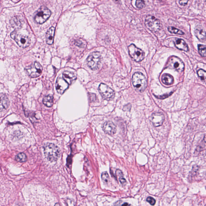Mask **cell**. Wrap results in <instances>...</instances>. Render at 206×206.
<instances>
[{"instance_id":"obj_1","label":"cell","mask_w":206,"mask_h":206,"mask_svg":"<svg viewBox=\"0 0 206 206\" xmlns=\"http://www.w3.org/2000/svg\"><path fill=\"white\" fill-rule=\"evenodd\" d=\"M44 150L45 156L50 162H56L59 158L60 149L55 144L52 143H47L44 145Z\"/></svg>"},{"instance_id":"obj_2","label":"cell","mask_w":206,"mask_h":206,"mask_svg":"<svg viewBox=\"0 0 206 206\" xmlns=\"http://www.w3.org/2000/svg\"><path fill=\"white\" fill-rule=\"evenodd\" d=\"M132 83L136 90L142 92L147 87V81L145 76L141 73H135L133 75Z\"/></svg>"},{"instance_id":"obj_3","label":"cell","mask_w":206,"mask_h":206,"mask_svg":"<svg viewBox=\"0 0 206 206\" xmlns=\"http://www.w3.org/2000/svg\"><path fill=\"white\" fill-rule=\"evenodd\" d=\"M51 12L47 7L43 6L35 13L34 20L36 23L42 24L46 22L50 18Z\"/></svg>"},{"instance_id":"obj_4","label":"cell","mask_w":206,"mask_h":206,"mask_svg":"<svg viewBox=\"0 0 206 206\" xmlns=\"http://www.w3.org/2000/svg\"><path fill=\"white\" fill-rule=\"evenodd\" d=\"M167 67L178 72L181 73L184 69L185 65L180 58L176 56H172L168 61Z\"/></svg>"},{"instance_id":"obj_5","label":"cell","mask_w":206,"mask_h":206,"mask_svg":"<svg viewBox=\"0 0 206 206\" xmlns=\"http://www.w3.org/2000/svg\"><path fill=\"white\" fill-rule=\"evenodd\" d=\"M11 36L12 38L21 47L25 48L30 45V39L27 36L19 34L15 31L12 32Z\"/></svg>"},{"instance_id":"obj_6","label":"cell","mask_w":206,"mask_h":206,"mask_svg":"<svg viewBox=\"0 0 206 206\" xmlns=\"http://www.w3.org/2000/svg\"><path fill=\"white\" fill-rule=\"evenodd\" d=\"M145 24L148 29L153 32L159 31L161 28L160 22L155 17L148 15L146 18Z\"/></svg>"},{"instance_id":"obj_7","label":"cell","mask_w":206,"mask_h":206,"mask_svg":"<svg viewBox=\"0 0 206 206\" xmlns=\"http://www.w3.org/2000/svg\"><path fill=\"white\" fill-rule=\"evenodd\" d=\"M128 48L130 55L134 61L139 62L143 59L145 57V53L134 44L130 45Z\"/></svg>"},{"instance_id":"obj_8","label":"cell","mask_w":206,"mask_h":206,"mask_svg":"<svg viewBox=\"0 0 206 206\" xmlns=\"http://www.w3.org/2000/svg\"><path fill=\"white\" fill-rule=\"evenodd\" d=\"M100 61L101 54L98 52L92 53L87 59L88 66L93 70H96L98 68Z\"/></svg>"},{"instance_id":"obj_9","label":"cell","mask_w":206,"mask_h":206,"mask_svg":"<svg viewBox=\"0 0 206 206\" xmlns=\"http://www.w3.org/2000/svg\"><path fill=\"white\" fill-rule=\"evenodd\" d=\"M28 75L32 78H36L41 75L43 67L39 63L36 62L34 64L26 68Z\"/></svg>"},{"instance_id":"obj_10","label":"cell","mask_w":206,"mask_h":206,"mask_svg":"<svg viewBox=\"0 0 206 206\" xmlns=\"http://www.w3.org/2000/svg\"><path fill=\"white\" fill-rule=\"evenodd\" d=\"M98 89L99 93L105 99L112 98L114 96V91L105 84H100Z\"/></svg>"},{"instance_id":"obj_11","label":"cell","mask_w":206,"mask_h":206,"mask_svg":"<svg viewBox=\"0 0 206 206\" xmlns=\"http://www.w3.org/2000/svg\"><path fill=\"white\" fill-rule=\"evenodd\" d=\"M150 120L154 127H159L163 124L165 116L162 113H155L151 115Z\"/></svg>"},{"instance_id":"obj_12","label":"cell","mask_w":206,"mask_h":206,"mask_svg":"<svg viewBox=\"0 0 206 206\" xmlns=\"http://www.w3.org/2000/svg\"><path fill=\"white\" fill-rule=\"evenodd\" d=\"M69 86V84L62 77H59L56 81V90L58 93L63 94L67 90Z\"/></svg>"},{"instance_id":"obj_13","label":"cell","mask_w":206,"mask_h":206,"mask_svg":"<svg viewBox=\"0 0 206 206\" xmlns=\"http://www.w3.org/2000/svg\"><path fill=\"white\" fill-rule=\"evenodd\" d=\"M103 130L106 134L113 135L116 133L117 129L114 123L112 122H106L103 124Z\"/></svg>"},{"instance_id":"obj_14","label":"cell","mask_w":206,"mask_h":206,"mask_svg":"<svg viewBox=\"0 0 206 206\" xmlns=\"http://www.w3.org/2000/svg\"><path fill=\"white\" fill-rule=\"evenodd\" d=\"M194 34L196 37L200 41H204L206 39V33L205 30L200 26H198L194 30Z\"/></svg>"},{"instance_id":"obj_15","label":"cell","mask_w":206,"mask_h":206,"mask_svg":"<svg viewBox=\"0 0 206 206\" xmlns=\"http://www.w3.org/2000/svg\"><path fill=\"white\" fill-rule=\"evenodd\" d=\"M174 44L176 47L179 50L185 52L188 51V46L183 39L177 38L175 41Z\"/></svg>"},{"instance_id":"obj_16","label":"cell","mask_w":206,"mask_h":206,"mask_svg":"<svg viewBox=\"0 0 206 206\" xmlns=\"http://www.w3.org/2000/svg\"><path fill=\"white\" fill-rule=\"evenodd\" d=\"M63 78L69 84V85H70L73 81L76 79L77 76L73 73L68 71H65L63 73Z\"/></svg>"},{"instance_id":"obj_17","label":"cell","mask_w":206,"mask_h":206,"mask_svg":"<svg viewBox=\"0 0 206 206\" xmlns=\"http://www.w3.org/2000/svg\"><path fill=\"white\" fill-rule=\"evenodd\" d=\"M55 28L54 27H51L48 31L46 34V41L48 44L51 45L54 42V33H55Z\"/></svg>"},{"instance_id":"obj_18","label":"cell","mask_w":206,"mask_h":206,"mask_svg":"<svg viewBox=\"0 0 206 206\" xmlns=\"http://www.w3.org/2000/svg\"><path fill=\"white\" fill-rule=\"evenodd\" d=\"M162 79L163 83L167 85L173 84L174 79L171 75L168 74H164L162 75Z\"/></svg>"},{"instance_id":"obj_19","label":"cell","mask_w":206,"mask_h":206,"mask_svg":"<svg viewBox=\"0 0 206 206\" xmlns=\"http://www.w3.org/2000/svg\"><path fill=\"white\" fill-rule=\"evenodd\" d=\"M9 102L8 97L4 94H1V110L6 109L9 106Z\"/></svg>"},{"instance_id":"obj_20","label":"cell","mask_w":206,"mask_h":206,"mask_svg":"<svg viewBox=\"0 0 206 206\" xmlns=\"http://www.w3.org/2000/svg\"><path fill=\"white\" fill-rule=\"evenodd\" d=\"M43 103L48 107H51L53 104V97L51 95L45 97L43 100Z\"/></svg>"},{"instance_id":"obj_21","label":"cell","mask_w":206,"mask_h":206,"mask_svg":"<svg viewBox=\"0 0 206 206\" xmlns=\"http://www.w3.org/2000/svg\"><path fill=\"white\" fill-rule=\"evenodd\" d=\"M168 30L171 33H174V34L183 35L184 34V32L176 28L173 27L169 26L168 28Z\"/></svg>"},{"instance_id":"obj_22","label":"cell","mask_w":206,"mask_h":206,"mask_svg":"<svg viewBox=\"0 0 206 206\" xmlns=\"http://www.w3.org/2000/svg\"><path fill=\"white\" fill-rule=\"evenodd\" d=\"M116 174L118 176L119 180H120V183L123 185L127 183V181L126 179L124 178V175H123V172L120 169H117L116 171Z\"/></svg>"},{"instance_id":"obj_23","label":"cell","mask_w":206,"mask_h":206,"mask_svg":"<svg viewBox=\"0 0 206 206\" xmlns=\"http://www.w3.org/2000/svg\"><path fill=\"white\" fill-rule=\"evenodd\" d=\"M15 159L17 161L19 162H24L27 160V157L25 153H19L17 155Z\"/></svg>"},{"instance_id":"obj_24","label":"cell","mask_w":206,"mask_h":206,"mask_svg":"<svg viewBox=\"0 0 206 206\" xmlns=\"http://www.w3.org/2000/svg\"><path fill=\"white\" fill-rule=\"evenodd\" d=\"M197 74L202 81L206 83V71L200 69L198 71Z\"/></svg>"},{"instance_id":"obj_25","label":"cell","mask_w":206,"mask_h":206,"mask_svg":"<svg viewBox=\"0 0 206 206\" xmlns=\"http://www.w3.org/2000/svg\"><path fill=\"white\" fill-rule=\"evenodd\" d=\"M198 53L203 57H206V46L204 45H198Z\"/></svg>"},{"instance_id":"obj_26","label":"cell","mask_w":206,"mask_h":206,"mask_svg":"<svg viewBox=\"0 0 206 206\" xmlns=\"http://www.w3.org/2000/svg\"><path fill=\"white\" fill-rule=\"evenodd\" d=\"M11 22L13 27L19 28L21 26L20 22L16 18H13Z\"/></svg>"},{"instance_id":"obj_27","label":"cell","mask_w":206,"mask_h":206,"mask_svg":"<svg viewBox=\"0 0 206 206\" xmlns=\"http://www.w3.org/2000/svg\"><path fill=\"white\" fill-rule=\"evenodd\" d=\"M135 5L138 9H142L145 6V1L144 0H136Z\"/></svg>"},{"instance_id":"obj_28","label":"cell","mask_w":206,"mask_h":206,"mask_svg":"<svg viewBox=\"0 0 206 206\" xmlns=\"http://www.w3.org/2000/svg\"><path fill=\"white\" fill-rule=\"evenodd\" d=\"M102 179L105 183H108L109 180V176L106 172H103L102 174Z\"/></svg>"},{"instance_id":"obj_29","label":"cell","mask_w":206,"mask_h":206,"mask_svg":"<svg viewBox=\"0 0 206 206\" xmlns=\"http://www.w3.org/2000/svg\"><path fill=\"white\" fill-rule=\"evenodd\" d=\"M146 200L151 205H155V203H156V200H155V199L151 197L147 198Z\"/></svg>"},{"instance_id":"obj_30","label":"cell","mask_w":206,"mask_h":206,"mask_svg":"<svg viewBox=\"0 0 206 206\" xmlns=\"http://www.w3.org/2000/svg\"><path fill=\"white\" fill-rule=\"evenodd\" d=\"M75 44L79 47L83 48L84 47V44H83V43L81 40L76 41Z\"/></svg>"},{"instance_id":"obj_31","label":"cell","mask_w":206,"mask_h":206,"mask_svg":"<svg viewBox=\"0 0 206 206\" xmlns=\"http://www.w3.org/2000/svg\"><path fill=\"white\" fill-rule=\"evenodd\" d=\"M188 0H180L179 3L181 6H185L187 5Z\"/></svg>"},{"instance_id":"obj_32","label":"cell","mask_w":206,"mask_h":206,"mask_svg":"<svg viewBox=\"0 0 206 206\" xmlns=\"http://www.w3.org/2000/svg\"><path fill=\"white\" fill-rule=\"evenodd\" d=\"M172 93L168 94L165 95L164 96L163 95V96H157V97L159 98V99H165L170 96V95H171Z\"/></svg>"},{"instance_id":"obj_33","label":"cell","mask_w":206,"mask_h":206,"mask_svg":"<svg viewBox=\"0 0 206 206\" xmlns=\"http://www.w3.org/2000/svg\"><path fill=\"white\" fill-rule=\"evenodd\" d=\"M128 205H130V204H128V203H125V204H122V205H124V206Z\"/></svg>"},{"instance_id":"obj_34","label":"cell","mask_w":206,"mask_h":206,"mask_svg":"<svg viewBox=\"0 0 206 206\" xmlns=\"http://www.w3.org/2000/svg\"><path fill=\"white\" fill-rule=\"evenodd\" d=\"M204 141H205V142H206V136H205V137H204Z\"/></svg>"},{"instance_id":"obj_35","label":"cell","mask_w":206,"mask_h":206,"mask_svg":"<svg viewBox=\"0 0 206 206\" xmlns=\"http://www.w3.org/2000/svg\"><path fill=\"white\" fill-rule=\"evenodd\" d=\"M115 1H120V0H115Z\"/></svg>"},{"instance_id":"obj_36","label":"cell","mask_w":206,"mask_h":206,"mask_svg":"<svg viewBox=\"0 0 206 206\" xmlns=\"http://www.w3.org/2000/svg\"><path fill=\"white\" fill-rule=\"evenodd\" d=\"M18 1H20V0H18Z\"/></svg>"}]
</instances>
